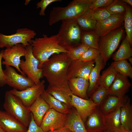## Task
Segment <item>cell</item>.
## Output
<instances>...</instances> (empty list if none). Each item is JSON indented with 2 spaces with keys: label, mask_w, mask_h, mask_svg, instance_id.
<instances>
[{
  "label": "cell",
  "mask_w": 132,
  "mask_h": 132,
  "mask_svg": "<svg viewBox=\"0 0 132 132\" xmlns=\"http://www.w3.org/2000/svg\"><path fill=\"white\" fill-rule=\"evenodd\" d=\"M0 132H6L0 127Z\"/></svg>",
  "instance_id": "c3c4849f"
},
{
  "label": "cell",
  "mask_w": 132,
  "mask_h": 132,
  "mask_svg": "<svg viewBox=\"0 0 132 132\" xmlns=\"http://www.w3.org/2000/svg\"><path fill=\"white\" fill-rule=\"evenodd\" d=\"M130 62V63L132 65V58L130 57L128 59Z\"/></svg>",
  "instance_id": "bcb514c9"
},
{
  "label": "cell",
  "mask_w": 132,
  "mask_h": 132,
  "mask_svg": "<svg viewBox=\"0 0 132 132\" xmlns=\"http://www.w3.org/2000/svg\"><path fill=\"white\" fill-rule=\"evenodd\" d=\"M118 72L111 65L103 71L100 75L99 85L104 87L107 90L114 81Z\"/></svg>",
  "instance_id": "4dcf8cb0"
},
{
  "label": "cell",
  "mask_w": 132,
  "mask_h": 132,
  "mask_svg": "<svg viewBox=\"0 0 132 132\" xmlns=\"http://www.w3.org/2000/svg\"><path fill=\"white\" fill-rule=\"evenodd\" d=\"M48 132H73L69 128L65 126L60 129L49 131Z\"/></svg>",
  "instance_id": "7bdbcfd3"
},
{
  "label": "cell",
  "mask_w": 132,
  "mask_h": 132,
  "mask_svg": "<svg viewBox=\"0 0 132 132\" xmlns=\"http://www.w3.org/2000/svg\"><path fill=\"white\" fill-rule=\"evenodd\" d=\"M124 15H111L102 21L97 22L95 30L99 37L124 25Z\"/></svg>",
  "instance_id": "5bb4252c"
},
{
  "label": "cell",
  "mask_w": 132,
  "mask_h": 132,
  "mask_svg": "<svg viewBox=\"0 0 132 132\" xmlns=\"http://www.w3.org/2000/svg\"><path fill=\"white\" fill-rule=\"evenodd\" d=\"M25 60H21L19 68L21 71L31 79L34 84H37L40 82L43 76L41 69L38 67L39 61L33 55L31 45L26 47Z\"/></svg>",
  "instance_id": "52a82bcc"
},
{
  "label": "cell",
  "mask_w": 132,
  "mask_h": 132,
  "mask_svg": "<svg viewBox=\"0 0 132 132\" xmlns=\"http://www.w3.org/2000/svg\"><path fill=\"white\" fill-rule=\"evenodd\" d=\"M129 98L126 95L121 96L108 94L99 107L105 115L118 108H121L127 102Z\"/></svg>",
  "instance_id": "d6986e66"
},
{
  "label": "cell",
  "mask_w": 132,
  "mask_h": 132,
  "mask_svg": "<svg viewBox=\"0 0 132 132\" xmlns=\"http://www.w3.org/2000/svg\"><path fill=\"white\" fill-rule=\"evenodd\" d=\"M108 132L106 130L105 131H103V132Z\"/></svg>",
  "instance_id": "681fc988"
},
{
  "label": "cell",
  "mask_w": 132,
  "mask_h": 132,
  "mask_svg": "<svg viewBox=\"0 0 132 132\" xmlns=\"http://www.w3.org/2000/svg\"><path fill=\"white\" fill-rule=\"evenodd\" d=\"M114 0H95L90 7V9L93 10L99 8L105 7L110 5Z\"/></svg>",
  "instance_id": "ab89813d"
},
{
  "label": "cell",
  "mask_w": 132,
  "mask_h": 132,
  "mask_svg": "<svg viewBox=\"0 0 132 132\" xmlns=\"http://www.w3.org/2000/svg\"><path fill=\"white\" fill-rule=\"evenodd\" d=\"M41 96L48 104L50 108L64 114H68L70 112L71 108L55 98L45 90L42 93Z\"/></svg>",
  "instance_id": "d4e9b609"
},
{
  "label": "cell",
  "mask_w": 132,
  "mask_h": 132,
  "mask_svg": "<svg viewBox=\"0 0 132 132\" xmlns=\"http://www.w3.org/2000/svg\"><path fill=\"white\" fill-rule=\"evenodd\" d=\"M85 122L87 132H101L106 130L104 115L99 106L88 117Z\"/></svg>",
  "instance_id": "9a60e30c"
},
{
  "label": "cell",
  "mask_w": 132,
  "mask_h": 132,
  "mask_svg": "<svg viewBox=\"0 0 132 132\" xmlns=\"http://www.w3.org/2000/svg\"><path fill=\"white\" fill-rule=\"evenodd\" d=\"M3 70L6 84L13 88L21 91L33 86L35 84L30 78L19 74L14 68L11 66H5Z\"/></svg>",
  "instance_id": "9c48e42d"
},
{
  "label": "cell",
  "mask_w": 132,
  "mask_h": 132,
  "mask_svg": "<svg viewBox=\"0 0 132 132\" xmlns=\"http://www.w3.org/2000/svg\"><path fill=\"white\" fill-rule=\"evenodd\" d=\"M124 2L127 4H128V5L131 7L132 6V0H122Z\"/></svg>",
  "instance_id": "f6af8a7d"
},
{
  "label": "cell",
  "mask_w": 132,
  "mask_h": 132,
  "mask_svg": "<svg viewBox=\"0 0 132 132\" xmlns=\"http://www.w3.org/2000/svg\"><path fill=\"white\" fill-rule=\"evenodd\" d=\"M31 119L28 128L26 132H45L40 126L36 124L31 113Z\"/></svg>",
  "instance_id": "60d3db41"
},
{
  "label": "cell",
  "mask_w": 132,
  "mask_h": 132,
  "mask_svg": "<svg viewBox=\"0 0 132 132\" xmlns=\"http://www.w3.org/2000/svg\"><path fill=\"white\" fill-rule=\"evenodd\" d=\"M3 50L0 52V87H2L6 84L5 76L2 67V58Z\"/></svg>",
  "instance_id": "b9f144b4"
},
{
  "label": "cell",
  "mask_w": 132,
  "mask_h": 132,
  "mask_svg": "<svg viewBox=\"0 0 132 132\" xmlns=\"http://www.w3.org/2000/svg\"><path fill=\"white\" fill-rule=\"evenodd\" d=\"M95 0H73L66 6L53 7L49 14L48 23L51 26L63 20L76 19L90 9Z\"/></svg>",
  "instance_id": "7a4b0ae2"
},
{
  "label": "cell",
  "mask_w": 132,
  "mask_h": 132,
  "mask_svg": "<svg viewBox=\"0 0 132 132\" xmlns=\"http://www.w3.org/2000/svg\"><path fill=\"white\" fill-rule=\"evenodd\" d=\"M92 12L90 9L75 19L81 30L89 31L95 30L97 21L92 18Z\"/></svg>",
  "instance_id": "83f0119b"
},
{
  "label": "cell",
  "mask_w": 132,
  "mask_h": 132,
  "mask_svg": "<svg viewBox=\"0 0 132 132\" xmlns=\"http://www.w3.org/2000/svg\"><path fill=\"white\" fill-rule=\"evenodd\" d=\"M100 54L98 50L88 48L80 57L78 60L80 61H89L94 60Z\"/></svg>",
  "instance_id": "8d00e7d4"
},
{
  "label": "cell",
  "mask_w": 132,
  "mask_h": 132,
  "mask_svg": "<svg viewBox=\"0 0 132 132\" xmlns=\"http://www.w3.org/2000/svg\"><path fill=\"white\" fill-rule=\"evenodd\" d=\"M120 119L122 127L132 131V106L129 98L121 108Z\"/></svg>",
  "instance_id": "4316f807"
},
{
  "label": "cell",
  "mask_w": 132,
  "mask_h": 132,
  "mask_svg": "<svg viewBox=\"0 0 132 132\" xmlns=\"http://www.w3.org/2000/svg\"><path fill=\"white\" fill-rule=\"evenodd\" d=\"M68 116L50 108L44 116L40 126L45 132L60 129L65 126Z\"/></svg>",
  "instance_id": "30bf717a"
},
{
  "label": "cell",
  "mask_w": 132,
  "mask_h": 132,
  "mask_svg": "<svg viewBox=\"0 0 132 132\" xmlns=\"http://www.w3.org/2000/svg\"><path fill=\"white\" fill-rule=\"evenodd\" d=\"M36 35L34 30L27 28H18L15 33L11 35L0 33V48L9 47L19 44L26 47L31 45L32 40Z\"/></svg>",
  "instance_id": "ba28073f"
},
{
  "label": "cell",
  "mask_w": 132,
  "mask_h": 132,
  "mask_svg": "<svg viewBox=\"0 0 132 132\" xmlns=\"http://www.w3.org/2000/svg\"><path fill=\"white\" fill-rule=\"evenodd\" d=\"M3 107L6 112L18 120L26 127H28L31 117L29 108L9 91H6L5 93Z\"/></svg>",
  "instance_id": "5b68a950"
},
{
  "label": "cell",
  "mask_w": 132,
  "mask_h": 132,
  "mask_svg": "<svg viewBox=\"0 0 132 132\" xmlns=\"http://www.w3.org/2000/svg\"><path fill=\"white\" fill-rule=\"evenodd\" d=\"M29 108L35 121L40 126L44 116L50 108L41 95Z\"/></svg>",
  "instance_id": "7402d4cb"
},
{
  "label": "cell",
  "mask_w": 132,
  "mask_h": 132,
  "mask_svg": "<svg viewBox=\"0 0 132 132\" xmlns=\"http://www.w3.org/2000/svg\"><path fill=\"white\" fill-rule=\"evenodd\" d=\"M65 126L69 128L73 132H87L84 123L76 109L71 110L68 114Z\"/></svg>",
  "instance_id": "484cf974"
},
{
  "label": "cell",
  "mask_w": 132,
  "mask_h": 132,
  "mask_svg": "<svg viewBox=\"0 0 132 132\" xmlns=\"http://www.w3.org/2000/svg\"><path fill=\"white\" fill-rule=\"evenodd\" d=\"M110 65L119 73L132 78V67L126 60L113 62Z\"/></svg>",
  "instance_id": "1f68e13d"
},
{
  "label": "cell",
  "mask_w": 132,
  "mask_h": 132,
  "mask_svg": "<svg viewBox=\"0 0 132 132\" xmlns=\"http://www.w3.org/2000/svg\"><path fill=\"white\" fill-rule=\"evenodd\" d=\"M26 46L21 44H18L3 50L2 64L5 66L15 68L21 74L26 76L19 68L21 58L25 56Z\"/></svg>",
  "instance_id": "8fae6325"
},
{
  "label": "cell",
  "mask_w": 132,
  "mask_h": 132,
  "mask_svg": "<svg viewBox=\"0 0 132 132\" xmlns=\"http://www.w3.org/2000/svg\"><path fill=\"white\" fill-rule=\"evenodd\" d=\"M81 32L75 19H67L62 21L56 36L59 45L67 51L81 44Z\"/></svg>",
  "instance_id": "277c9868"
},
{
  "label": "cell",
  "mask_w": 132,
  "mask_h": 132,
  "mask_svg": "<svg viewBox=\"0 0 132 132\" xmlns=\"http://www.w3.org/2000/svg\"><path fill=\"white\" fill-rule=\"evenodd\" d=\"M131 45L126 37L122 40L120 47L112 57L114 61L128 59L132 56Z\"/></svg>",
  "instance_id": "f1b7e54d"
},
{
  "label": "cell",
  "mask_w": 132,
  "mask_h": 132,
  "mask_svg": "<svg viewBox=\"0 0 132 132\" xmlns=\"http://www.w3.org/2000/svg\"><path fill=\"white\" fill-rule=\"evenodd\" d=\"M68 85L72 94L85 99H88L87 95L89 85L88 79L82 77L71 78L68 80Z\"/></svg>",
  "instance_id": "44dd1931"
},
{
  "label": "cell",
  "mask_w": 132,
  "mask_h": 132,
  "mask_svg": "<svg viewBox=\"0 0 132 132\" xmlns=\"http://www.w3.org/2000/svg\"><path fill=\"white\" fill-rule=\"evenodd\" d=\"M108 95V90L102 85H99L89 99L96 106H99Z\"/></svg>",
  "instance_id": "e575fe53"
},
{
  "label": "cell",
  "mask_w": 132,
  "mask_h": 132,
  "mask_svg": "<svg viewBox=\"0 0 132 132\" xmlns=\"http://www.w3.org/2000/svg\"><path fill=\"white\" fill-rule=\"evenodd\" d=\"M31 45L33 54L39 61L38 67L40 69L43 64L52 55L67 52L59 45L56 35L48 37L44 34L42 37L32 39Z\"/></svg>",
  "instance_id": "3957f363"
},
{
  "label": "cell",
  "mask_w": 132,
  "mask_h": 132,
  "mask_svg": "<svg viewBox=\"0 0 132 132\" xmlns=\"http://www.w3.org/2000/svg\"><path fill=\"white\" fill-rule=\"evenodd\" d=\"M128 77L118 73L112 83L108 89V94L124 96L131 86Z\"/></svg>",
  "instance_id": "ffe728a7"
},
{
  "label": "cell",
  "mask_w": 132,
  "mask_h": 132,
  "mask_svg": "<svg viewBox=\"0 0 132 132\" xmlns=\"http://www.w3.org/2000/svg\"><path fill=\"white\" fill-rule=\"evenodd\" d=\"M89 47L82 43L70 48L66 54L71 61L78 60L83 54Z\"/></svg>",
  "instance_id": "d590c367"
},
{
  "label": "cell",
  "mask_w": 132,
  "mask_h": 132,
  "mask_svg": "<svg viewBox=\"0 0 132 132\" xmlns=\"http://www.w3.org/2000/svg\"><path fill=\"white\" fill-rule=\"evenodd\" d=\"M99 37L95 30L81 32V43L88 46L99 50Z\"/></svg>",
  "instance_id": "f546056e"
},
{
  "label": "cell",
  "mask_w": 132,
  "mask_h": 132,
  "mask_svg": "<svg viewBox=\"0 0 132 132\" xmlns=\"http://www.w3.org/2000/svg\"><path fill=\"white\" fill-rule=\"evenodd\" d=\"M115 132H132V131L125 129L122 127Z\"/></svg>",
  "instance_id": "ee69618b"
},
{
  "label": "cell",
  "mask_w": 132,
  "mask_h": 132,
  "mask_svg": "<svg viewBox=\"0 0 132 132\" xmlns=\"http://www.w3.org/2000/svg\"><path fill=\"white\" fill-rule=\"evenodd\" d=\"M71 103L84 123L88 117L97 107L89 99H83L73 94Z\"/></svg>",
  "instance_id": "2e32d148"
},
{
  "label": "cell",
  "mask_w": 132,
  "mask_h": 132,
  "mask_svg": "<svg viewBox=\"0 0 132 132\" xmlns=\"http://www.w3.org/2000/svg\"><path fill=\"white\" fill-rule=\"evenodd\" d=\"M0 127L6 132H26L27 127L5 111L0 110Z\"/></svg>",
  "instance_id": "e0dca14e"
},
{
  "label": "cell",
  "mask_w": 132,
  "mask_h": 132,
  "mask_svg": "<svg viewBox=\"0 0 132 132\" xmlns=\"http://www.w3.org/2000/svg\"><path fill=\"white\" fill-rule=\"evenodd\" d=\"M94 60L95 65L91 71L88 78L89 85L87 91L88 97H90L99 86L100 72L106 66L100 54Z\"/></svg>",
  "instance_id": "ac0fdd59"
},
{
  "label": "cell",
  "mask_w": 132,
  "mask_h": 132,
  "mask_svg": "<svg viewBox=\"0 0 132 132\" xmlns=\"http://www.w3.org/2000/svg\"><path fill=\"white\" fill-rule=\"evenodd\" d=\"M46 91L55 98L63 102L70 108L71 105L72 94L69 87H57L49 85Z\"/></svg>",
  "instance_id": "603a6c76"
},
{
  "label": "cell",
  "mask_w": 132,
  "mask_h": 132,
  "mask_svg": "<svg viewBox=\"0 0 132 132\" xmlns=\"http://www.w3.org/2000/svg\"><path fill=\"white\" fill-rule=\"evenodd\" d=\"M71 61L66 53H61L52 55L43 64L41 69L49 85L69 87L67 75Z\"/></svg>",
  "instance_id": "6da1fadb"
},
{
  "label": "cell",
  "mask_w": 132,
  "mask_h": 132,
  "mask_svg": "<svg viewBox=\"0 0 132 132\" xmlns=\"http://www.w3.org/2000/svg\"><path fill=\"white\" fill-rule=\"evenodd\" d=\"M127 5L122 0H114L110 5L104 8L111 15L124 14Z\"/></svg>",
  "instance_id": "836d02e7"
},
{
  "label": "cell",
  "mask_w": 132,
  "mask_h": 132,
  "mask_svg": "<svg viewBox=\"0 0 132 132\" xmlns=\"http://www.w3.org/2000/svg\"><path fill=\"white\" fill-rule=\"evenodd\" d=\"M124 28L126 33V38L131 46L132 44V10L131 7L127 5L124 15Z\"/></svg>",
  "instance_id": "d6a6232c"
},
{
  "label": "cell",
  "mask_w": 132,
  "mask_h": 132,
  "mask_svg": "<svg viewBox=\"0 0 132 132\" xmlns=\"http://www.w3.org/2000/svg\"><path fill=\"white\" fill-rule=\"evenodd\" d=\"M45 81L42 80L37 84L24 90L20 91L16 89L9 90L10 92L19 98L26 106L29 107L45 90Z\"/></svg>",
  "instance_id": "7c38bea8"
},
{
  "label": "cell",
  "mask_w": 132,
  "mask_h": 132,
  "mask_svg": "<svg viewBox=\"0 0 132 132\" xmlns=\"http://www.w3.org/2000/svg\"><path fill=\"white\" fill-rule=\"evenodd\" d=\"M95 64V60L89 61H71L67 73V80L81 77L88 79L89 76Z\"/></svg>",
  "instance_id": "4fadbf2b"
},
{
  "label": "cell",
  "mask_w": 132,
  "mask_h": 132,
  "mask_svg": "<svg viewBox=\"0 0 132 132\" xmlns=\"http://www.w3.org/2000/svg\"><path fill=\"white\" fill-rule=\"evenodd\" d=\"M124 33L122 26L99 37V50L106 65L119 46Z\"/></svg>",
  "instance_id": "8992f818"
},
{
  "label": "cell",
  "mask_w": 132,
  "mask_h": 132,
  "mask_svg": "<svg viewBox=\"0 0 132 132\" xmlns=\"http://www.w3.org/2000/svg\"><path fill=\"white\" fill-rule=\"evenodd\" d=\"M121 107L104 115L106 130L115 132L121 127L120 119Z\"/></svg>",
  "instance_id": "cb8c5ba5"
},
{
  "label": "cell",
  "mask_w": 132,
  "mask_h": 132,
  "mask_svg": "<svg viewBox=\"0 0 132 132\" xmlns=\"http://www.w3.org/2000/svg\"><path fill=\"white\" fill-rule=\"evenodd\" d=\"M25 2L24 3V4L25 5H28L29 3V1H30V0H26Z\"/></svg>",
  "instance_id": "7dc6e473"
},
{
  "label": "cell",
  "mask_w": 132,
  "mask_h": 132,
  "mask_svg": "<svg viewBox=\"0 0 132 132\" xmlns=\"http://www.w3.org/2000/svg\"><path fill=\"white\" fill-rule=\"evenodd\" d=\"M110 15L104 7L99 8L92 10V17L97 22L103 20Z\"/></svg>",
  "instance_id": "74e56055"
},
{
  "label": "cell",
  "mask_w": 132,
  "mask_h": 132,
  "mask_svg": "<svg viewBox=\"0 0 132 132\" xmlns=\"http://www.w3.org/2000/svg\"><path fill=\"white\" fill-rule=\"evenodd\" d=\"M61 0H41L36 4L37 9L40 8L39 12L40 16H44L45 15V11L47 7L50 4L53 2L61 1Z\"/></svg>",
  "instance_id": "f35d334b"
}]
</instances>
